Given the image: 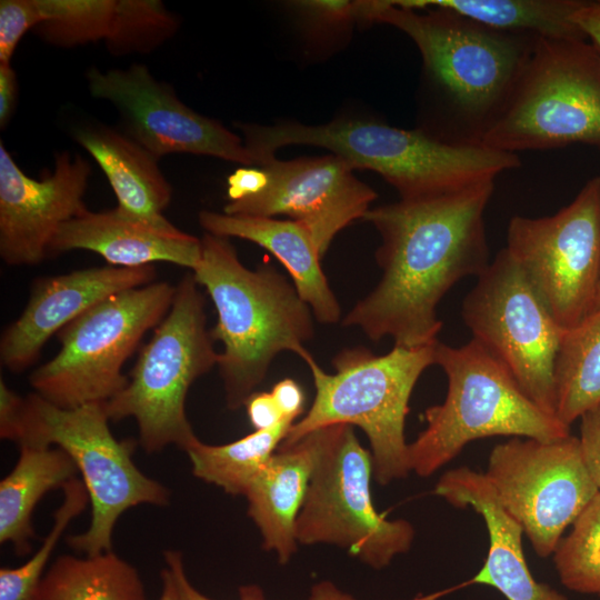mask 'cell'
Returning <instances> with one entry per match:
<instances>
[{
	"mask_svg": "<svg viewBox=\"0 0 600 600\" xmlns=\"http://www.w3.org/2000/svg\"><path fill=\"white\" fill-rule=\"evenodd\" d=\"M40 22L38 0L0 1V63H10L22 37Z\"/></svg>",
	"mask_w": 600,
	"mask_h": 600,
	"instance_id": "cell-33",
	"label": "cell"
},
{
	"mask_svg": "<svg viewBox=\"0 0 600 600\" xmlns=\"http://www.w3.org/2000/svg\"><path fill=\"white\" fill-rule=\"evenodd\" d=\"M31 600H148L138 570L112 550L57 558Z\"/></svg>",
	"mask_w": 600,
	"mask_h": 600,
	"instance_id": "cell-26",
	"label": "cell"
},
{
	"mask_svg": "<svg viewBox=\"0 0 600 600\" xmlns=\"http://www.w3.org/2000/svg\"><path fill=\"white\" fill-rule=\"evenodd\" d=\"M244 407L254 430L268 429L284 419H290L283 418L271 392L252 393L247 399Z\"/></svg>",
	"mask_w": 600,
	"mask_h": 600,
	"instance_id": "cell-38",
	"label": "cell"
},
{
	"mask_svg": "<svg viewBox=\"0 0 600 600\" xmlns=\"http://www.w3.org/2000/svg\"><path fill=\"white\" fill-rule=\"evenodd\" d=\"M63 500L53 514L50 532L40 548L23 564L0 569V600H31L47 564L64 530L90 503L87 489L79 478H73L61 489Z\"/></svg>",
	"mask_w": 600,
	"mask_h": 600,
	"instance_id": "cell-31",
	"label": "cell"
},
{
	"mask_svg": "<svg viewBox=\"0 0 600 600\" xmlns=\"http://www.w3.org/2000/svg\"><path fill=\"white\" fill-rule=\"evenodd\" d=\"M73 139L101 168L122 212L156 226L171 223L162 212L171 201L172 188L159 159L123 131L104 124L78 127Z\"/></svg>",
	"mask_w": 600,
	"mask_h": 600,
	"instance_id": "cell-23",
	"label": "cell"
},
{
	"mask_svg": "<svg viewBox=\"0 0 600 600\" xmlns=\"http://www.w3.org/2000/svg\"><path fill=\"white\" fill-rule=\"evenodd\" d=\"M178 20L158 0H116L107 48L117 56L147 53L173 36Z\"/></svg>",
	"mask_w": 600,
	"mask_h": 600,
	"instance_id": "cell-32",
	"label": "cell"
},
{
	"mask_svg": "<svg viewBox=\"0 0 600 600\" xmlns=\"http://www.w3.org/2000/svg\"><path fill=\"white\" fill-rule=\"evenodd\" d=\"M573 143L600 150V52L587 39L539 38L481 144L517 154Z\"/></svg>",
	"mask_w": 600,
	"mask_h": 600,
	"instance_id": "cell-9",
	"label": "cell"
},
{
	"mask_svg": "<svg viewBox=\"0 0 600 600\" xmlns=\"http://www.w3.org/2000/svg\"><path fill=\"white\" fill-rule=\"evenodd\" d=\"M580 447L587 469L600 492V404L581 416Z\"/></svg>",
	"mask_w": 600,
	"mask_h": 600,
	"instance_id": "cell-36",
	"label": "cell"
},
{
	"mask_svg": "<svg viewBox=\"0 0 600 600\" xmlns=\"http://www.w3.org/2000/svg\"><path fill=\"white\" fill-rule=\"evenodd\" d=\"M433 492L453 507L473 508L484 520L489 550L481 570L467 583L497 589L507 600H568L529 570L523 550V530L502 507L483 473L461 467L446 472Z\"/></svg>",
	"mask_w": 600,
	"mask_h": 600,
	"instance_id": "cell-19",
	"label": "cell"
},
{
	"mask_svg": "<svg viewBox=\"0 0 600 600\" xmlns=\"http://www.w3.org/2000/svg\"><path fill=\"white\" fill-rule=\"evenodd\" d=\"M19 459L0 482V542L18 554L30 552L36 537L32 513L42 497L77 477L70 456L59 447L21 443Z\"/></svg>",
	"mask_w": 600,
	"mask_h": 600,
	"instance_id": "cell-24",
	"label": "cell"
},
{
	"mask_svg": "<svg viewBox=\"0 0 600 600\" xmlns=\"http://www.w3.org/2000/svg\"><path fill=\"white\" fill-rule=\"evenodd\" d=\"M321 431L320 451L296 522L297 542L334 544L382 569L409 551L414 529L406 520H388L376 510L372 456L360 444L353 427L331 424Z\"/></svg>",
	"mask_w": 600,
	"mask_h": 600,
	"instance_id": "cell-11",
	"label": "cell"
},
{
	"mask_svg": "<svg viewBox=\"0 0 600 600\" xmlns=\"http://www.w3.org/2000/svg\"><path fill=\"white\" fill-rule=\"evenodd\" d=\"M268 184L257 194L228 202L223 213L272 218L284 214L311 233L321 258L339 231L363 219L376 191L336 154L262 163Z\"/></svg>",
	"mask_w": 600,
	"mask_h": 600,
	"instance_id": "cell-16",
	"label": "cell"
},
{
	"mask_svg": "<svg viewBox=\"0 0 600 600\" xmlns=\"http://www.w3.org/2000/svg\"><path fill=\"white\" fill-rule=\"evenodd\" d=\"M268 184V174L262 168H239L228 177L229 202L238 201L260 192Z\"/></svg>",
	"mask_w": 600,
	"mask_h": 600,
	"instance_id": "cell-37",
	"label": "cell"
},
{
	"mask_svg": "<svg viewBox=\"0 0 600 600\" xmlns=\"http://www.w3.org/2000/svg\"><path fill=\"white\" fill-rule=\"evenodd\" d=\"M162 589L159 600H180L174 581L164 567L161 571Z\"/></svg>",
	"mask_w": 600,
	"mask_h": 600,
	"instance_id": "cell-43",
	"label": "cell"
},
{
	"mask_svg": "<svg viewBox=\"0 0 600 600\" xmlns=\"http://www.w3.org/2000/svg\"><path fill=\"white\" fill-rule=\"evenodd\" d=\"M436 342L418 348L393 346L382 356L363 347L344 349L332 360L334 374L324 372L312 357L307 359L316 396L280 447L331 424L357 426L370 442L374 479L386 486L406 478L411 471L404 439L409 400L422 372L434 364Z\"/></svg>",
	"mask_w": 600,
	"mask_h": 600,
	"instance_id": "cell-5",
	"label": "cell"
},
{
	"mask_svg": "<svg viewBox=\"0 0 600 600\" xmlns=\"http://www.w3.org/2000/svg\"><path fill=\"white\" fill-rule=\"evenodd\" d=\"M89 250L112 267L136 268L169 262L192 270L201 256V239L174 227L156 226L111 210L82 214L63 223L48 254Z\"/></svg>",
	"mask_w": 600,
	"mask_h": 600,
	"instance_id": "cell-20",
	"label": "cell"
},
{
	"mask_svg": "<svg viewBox=\"0 0 600 600\" xmlns=\"http://www.w3.org/2000/svg\"><path fill=\"white\" fill-rule=\"evenodd\" d=\"M308 600H356L330 581H321L311 588Z\"/></svg>",
	"mask_w": 600,
	"mask_h": 600,
	"instance_id": "cell-42",
	"label": "cell"
},
{
	"mask_svg": "<svg viewBox=\"0 0 600 600\" xmlns=\"http://www.w3.org/2000/svg\"><path fill=\"white\" fill-rule=\"evenodd\" d=\"M562 329L596 307L600 281V177L552 216H514L504 247Z\"/></svg>",
	"mask_w": 600,
	"mask_h": 600,
	"instance_id": "cell-13",
	"label": "cell"
},
{
	"mask_svg": "<svg viewBox=\"0 0 600 600\" xmlns=\"http://www.w3.org/2000/svg\"><path fill=\"white\" fill-rule=\"evenodd\" d=\"M321 428L297 442L279 447L249 484L248 514L262 546L287 563L297 551L296 522L303 506L320 451Z\"/></svg>",
	"mask_w": 600,
	"mask_h": 600,
	"instance_id": "cell-21",
	"label": "cell"
},
{
	"mask_svg": "<svg viewBox=\"0 0 600 600\" xmlns=\"http://www.w3.org/2000/svg\"><path fill=\"white\" fill-rule=\"evenodd\" d=\"M271 394L283 418L296 419L301 414L304 394L301 387L292 379H283L274 384Z\"/></svg>",
	"mask_w": 600,
	"mask_h": 600,
	"instance_id": "cell-39",
	"label": "cell"
},
{
	"mask_svg": "<svg viewBox=\"0 0 600 600\" xmlns=\"http://www.w3.org/2000/svg\"><path fill=\"white\" fill-rule=\"evenodd\" d=\"M154 264L98 267L36 280L22 313L3 332L0 361L11 372L28 369L46 342L107 298L154 282Z\"/></svg>",
	"mask_w": 600,
	"mask_h": 600,
	"instance_id": "cell-18",
	"label": "cell"
},
{
	"mask_svg": "<svg viewBox=\"0 0 600 600\" xmlns=\"http://www.w3.org/2000/svg\"><path fill=\"white\" fill-rule=\"evenodd\" d=\"M573 20L586 39L600 52V0H583Z\"/></svg>",
	"mask_w": 600,
	"mask_h": 600,
	"instance_id": "cell-41",
	"label": "cell"
},
{
	"mask_svg": "<svg viewBox=\"0 0 600 600\" xmlns=\"http://www.w3.org/2000/svg\"><path fill=\"white\" fill-rule=\"evenodd\" d=\"M502 507L519 522L536 553L553 554L599 489L584 463L579 438H513L497 444L483 473Z\"/></svg>",
	"mask_w": 600,
	"mask_h": 600,
	"instance_id": "cell-14",
	"label": "cell"
},
{
	"mask_svg": "<svg viewBox=\"0 0 600 600\" xmlns=\"http://www.w3.org/2000/svg\"><path fill=\"white\" fill-rule=\"evenodd\" d=\"M254 166L274 158L291 144L329 150L353 169L380 174L400 194L414 199L459 190L496 180L521 164L516 153L482 144H461L430 131L401 129L361 119H338L310 126L284 121L273 126L238 123Z\"/></svg>",
	"mask_w": 600,
	"mask_h": 600,
	"instance_id": "cell-4",
	"label": "cell"
},
{
	"mask_svg": "<svg viewBox=\"0 0 600 600\" xmlns=\"http://www.w3.org/2000/svg\"><path fill=\"white\" fill-rule=\"evenodd\" d=\"M289 7L313 28L337 29L360 22V1L304 0Z\"/></svg>",
	"mask_w": 600,
	"mask_h": 600,
	"instance_id": "cell-34",
	"label": "cell"
},
{
	"mask_svg": "<svg viewBox=\"0 0 600 600\" xmlns=\"http://www.w3.org/2000/svg\"><path fill=\"white\" fill-rule=\"evenodd\" d=\"M41 22L32 30L63 48L106 40L116 0H38Z\"/></svg>",
	"mask_w": 600,
	"mask_h": 600,
	"instance_id": "cell-29",
	"label": "cell"
},
{
	"mask_svg": "<svg viewBox=\"0 0 600 600\" xmlns=\"http://www.w3.org/2000/svg\"><path fill=\"white\" fill-rule=\"evenodd\" d=\"M18 94L17 76L10 63H0V127L10 121Z\"/></svg>",
	"mask_w": 600,
	"mask_h": 600,
	"instance_id": "cell-40",
	"label": "cell"
},
{
	"mask_svg": "<svg viewBox=\"0 0 600 600\" xmlns=\"http://www.w3.org/2000/svg\"><path fill=\"white\" fill-rule=\"evenodd\" d=\"M600 307V281H599V287H598V293H597V299H596V307L594 309L599 308Z\"/></svg>",
	"mask_w": 600,
	"mask_h": 600,
	"instance_id": "cell-44",
	"label": "cell"
},
{
	"mask_svg": "<svg viewBox=\"0 0 600 600\" xmlns=\"http://www.w3.org/2000/svg\"><path fill=\"white\" fill-rule=\"evenodd\" d=\"M553 562L568 589L600 598V492L560 540Z\"/></svg>",
	"mask_w": 600,
	"mask_h": 600,
	"instance_id": "cell-30",
	"label": "cell"
},
{
	"mask_svg": "<svg viewBox=\"0 0 600 600\" xmlns=\"http://www.w3.org/2000/svg\"><path fill=\"white\" fill-rule=\"evenodd\" d=\"M109 420L104 402L60 408L33 392L23 398L2 437L18 444L56 446L70 456L89 496L91 521L68 543L87 556L112 550L114 526L128 509L166 507L170 500L169 490L134 464V443L116 439Z\"/></svg>",
	"mask_w": 600,
	"mask_h": 600,
	"instance_id": "cell-7",
	"label": "cell"
},
{
	"mask_svg": "<svg viewBox=\"0 0 600 600\" xmlns=\"http://www.w3.org/2000/svg\"><path fill=\"white\" fill-rule=\"evenodd\" d=\"M163 557L166 568L174 581L180 600H212L198 591L189 581L181 552L167 550ZM239 594L240 600H266L262 589L254 584L240 587Z\"/></svg>",
	"mask_w": 600,
	"mask_h": 600,
	"instance_id": "cell-35",
	"label": "cell"
},
{
	"mask_svg": "<svg viewBox=\"0 0 600 600\" xmlns=\"http://www.w3.org/2000/svg\"><path fill=\"white\" fill-rule=\"evenodd\" d=\"M361 22L390 24L418 47L423 68L443 101L437 136L481 144L506 109L538 37L492 29L453 11L411 9L388 0L361 1Z\"/></svg>",
	"mask_w": 600,
	"mask_h": 600,
	"instance_id": "cell-2",
	"label": "cell"
},
{
	"mask_svg": "<svg viewBox=\"0 0 600 600\" xmlns=\"http://www.w3.org/2000/svg\"><path fill=\"white\" fill-rule=\"evenodd\" d=\"M192 274L176 286L171 307L140 351L128 384L104 402L110 420L133 418L139 444L157 453L184 449L197 436L186 413L191 384L218 364L206 300Z\"/></svg>",
	"mask_w": 600,
	"mask_h": 600,
	"instance_id": "cell-8",
	"label": "cell"
},
{
	"mask_svg": "<svg viewBox=\"0 0 600 600\" xmlns=\"http://www.w3.org/2000/svg\"><path fill=\"white\" fill-rule=\"evenodd\" d=\"M293 421L284 419L271 428L254 430L226 444H207L193 439L183 449L193 476L229 494L244 496L253 478L286 439Z\"/></svg>",
	"mask_w": 600,
	"mask_h": 600,
	"instance_id": "cell-28",
	"label": "cell"
},
{
	"mask_svg": "<svg viewBox=\"0 0 600 600\" xmlns=\"http://www.w3.org/2000/svg\"><path fill=\"white\" fill-rule=\"evenodd\" d=\"M461 317L472 339L540 409L556 417L553 368L564 329L506 248L464 297Z\"/></svg>",
	"mask_w": 600,
	"mask_h": 600,
	"instance_id": "cell-12",
	"label": "cell"
},
{
	"mask_svg": "<svg viewBox=\"0 0 600 600\" xmlns=\"http://www.w3.org/2000/svg\"><path fill=\"white\" fill-rule=\"evenodd\" d=\"M87 80L92 97L116 107L122 131L157 159L182 152L254 166L241 138L187 107L146 66L107 71L91 68Z\"/></svg>",
	"mask_w": 600,
	"mask_h": 600,
	"instance_id": "cell-15",
	"label": "cell"
},
{
	"mask_svg": "<svg viewBox=\"0 0 600 600\" xmlns=\"http://www.w3.org/2000/svg\"><path fill=\"white\" fill-rule=\"evenodd\" d=\"M434 364L448 379L442 403L424 411L427 427L408 443L410 470L429 477L476 439L517 436L551 441L570 428L540 409L510 372L477 341L434 344Z\"/></svg>",
	"mask_w": 600,
	"mask_h": 600,
	"instance_id": "cell-6",
	"label": "cell"
},
{
	"mask_svg": "<svg viewBox=\"0 0 600 600\" xmlns=\"http://www.w3.org/2000/svg\"><path fill=\"white\" fill-rule=\"evenodd\" d=\"M192 276L217 311L210 334L223 344L217 366L229 409L244 406L280 352L311 357L303 343L314 336L313 313L273 266L248 269L229 238L206 233Z\"/></svg>",
	"mask_w": 600,
	"mask_h": 600,
	"instance_id": "cell-3",
	"label": "cell"
},
{
	"mask_svg": "<svg viewBox=\"0 0 600 600\" xmlns=\"http://www.w3.org/2000/svg\"><path fill=\"white\" fill-rule=\"evenodd\" d=\"M91 168L79 154L56 156L42 179L28 177L0 142V257L8 266L41 262L60 227L88 209Z\"/></svg>",
	"mask_w": 600,
	"mask_h": 600,
	"instance_id": "cell-17",
	"label": "cell"
},
{
	"mask_svg": "<svg viewBox=\"0 0 600 600\" xmlns=\"http://www.w3.org/2000/svg\"><path fill=\"white\" fill-rule=\"evenodd\" d=\"M176 287L167 281L99 302L58 334L60 350L29 377L34 393L60 408L107 402L129 382L122 373L148 330L168 313Z\"/></svg>",
	"mask_w": 600,
	"mask_h": 600,
	"instance_id": "cell-10",
	"label": "cell"
},
{
	"mask_svg": "<svg viewBox=\"0 0 600 600\" xmlns=\"http://www.w3.org/2000/svg\"><path fill=\"white\" fill-rule=\"evenodd\" d=\"M411 9L438 8L492 29L548 39H586L573 20L583 0H392Z\"/></svg>",
	"mask_w": 600,
	"mask_h": 600,
	"instance_id": "cell-25",
	"label": "cell"
},
{
	"mask_svg": "<svg viewBox=\"0 0 600 600\" xmlns=\"http://www.w3.org/2000/svg\"><path fill=\"white\" fill-rule=\"evenodd\" d=\"M494 180L459 190L369 209L363 220L381 237L376 259L382 270L377 287L342 319L373 341L418 348L438 340L437 308L466 277L490 264L484 211Z\"/></svg>",
	"mask_w": 600,
	"mask_h": 600,
	"instance_id": "cell-1",
	"label": "cell"
},
{
	"mask_svg": "<svg viewBox=\"0 0 600 600\" xmlns=\"http://www.w3.org/2000/svg\"><path fill=\"white\" fill-rule=\"evenodd\" d=\"M199 223L219 237L251 241L274 256L286 268L301 299L321 323L340 320L341 309L322 271L321 256L309 230L294 220L234 216L203 210Z\"/></svg>",
	"mask_w": 600,
	"mask_h": 600,
	"instance_id": "cell-22",
	"label": "cell"
},
{
	"mask_svg": "<svg viewBox=\"0 0 600 600\" xmlns=\"http://www.w3.org/2000/svg\"><path fill=\"white\" fill-rule=\"evenodd\" d=\"M554 416L569 427L600 404V307L563 331L553 368Z\"/></svg>",
	"mask_w": 600,
	"mask_h": 600,
	"instance_id": "cell-27",
	"label": "cell"
}]
</instances>
